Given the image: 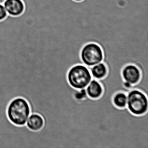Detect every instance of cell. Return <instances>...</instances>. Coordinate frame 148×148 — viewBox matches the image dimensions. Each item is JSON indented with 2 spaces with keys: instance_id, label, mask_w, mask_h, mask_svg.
<instances>
[{
  "instance_id": "cell-1",
  "label": "cell",
  "mask_w": 148,
  "mask_h": 148,
  "mask_svg": "<svg viewBox=\"0 0 148 148\" xmlns=\"http://www.w3.org/2000/svg\"><path fill=\"white\" fill-rule=\"evenodd\" d=\"M7 114L12 123L17 126H24L31 114L30 105L23 98H15L8 104Z\"/></svg>"
},
{
  "instance_id": "cell-2",
  "label": "cell",
  "mask_w": 148,
  "mask_h": 148,
  "mask_svg": "<svg viewBox=\"0 0 148 148\" xmlns=\"http://www.w3.org/2000/svg\"><path fill=\"white\" fill-rule=\"evenodd\" d=\"M67 77L70 85L77 90L86 88L92 79L90 70L84 64L72 67L68 71Z\"/></svg>"
},
{
  "instance_id": "cell-3",
  "label": "cell",
  "mask_w": 148,
  "mask_h": 148,
  "mask_svg": "<svg viewBox=\"0 0 148 148\" xmlns=\"http://www.w3.org/2000/svg\"><path fill=\"white\" fill-rule=\"evenodd\" d=\"M126 107L135 115H142L148 112V97L137 89L130 90L127 94Z\"/></svg>"
},
{
  "instance_id": "cell-4",
  "label": "cell",
  "mask_w": 148,
  "mask_h": 148,
  "mask_svg": "<svg viewBox=\"0 0 148 148\" xmlns=\"http://www.w3.org/2000/svg\"><path fill=\"white\" fill-rule=\"evenodd\" d=\"M80 57L84 64L91 67L103 62V54L102 48L98 44L90 43L82 48Z\"/></svg>"
},
{
  "instance_id": "cell-5",
  "label": "cell",
  "mask_w": 148,
  "mask_h": 148,
  "mask_svg": "<svg viewBox=\"0 0 148 148\" xmlns=\"http://www.w3.org/2000/svg\"><path fill=\"white\" fill-rule=\"evenodd\" d=\"M122 75L124 81L132 85L136 84L141 77L140 70L133 64L125 66L122 70Z\"/></svg>"
},
{
  "instance_id": "cell-6",
  "label": "cell",
  "mask_w": 148,
  "mask_h": 148,
  "mask_svg": "<svg viewBox=\"0 0 148 148\" xmlns=\"http://www.w3.org/2000/svg\"><path fill=\"white\" fill-rule=\"evenodd\" d=\"M8 15L18 17L25 11V6L22 0H5L3 3Z\"/></svg>"
},
{
  "instance_id": "cell-7",
  "label": "cell",
  "mask_w": 148,
  "mask_h": 148,
  "mask_svg": "<svg viewBox=\"0 0 148 148\" xmlns=\"http://www.w3.org/2000/svg\"><path fill=\"white\" fill-rule=\"evenodd\" d=\"M44 120L42 116L37 113H31L29 116L26 125L27 128L33 131H38L43 128Z\"/></svg>"
},
{
  "instance_id": "cell-8",
  "label": "cell",
  "mask_w": 148,
  "mask_h": 148,
  "mask_svg": "<svg viewBox=\"0 0 148 148\" xmlns=\"http://www.w3.org/2000/svg\"><path fill=\"white\" fill-rule=\"evenodd\" d=\"M85 89L88 97L94 99L100 97L103 92L102 85L95 79H92Z\"/></svg>"
},
{
  "instance_id": "cell-9",
  "label": "cell",
  "mask_w": 148,
  "mask_h": 148,
  "mask_svg": "<svg viewBox=\"0 0 148 148\" xmlns=\"http://www.w3.org/2000/svg\"><path fill=\"white\" fill-rule=\"evenodd\" d=\"M87 68L90 72L92 79L97 80L103 79L107 74V67L102 62Z\"/></svg>"
},
{
  "instance_id": "cell-10",
  "label": "cell",
  "mask_w": 148,
  "mask_h": 148,
  "mask_svg": "<svg viewBox=\"0 0 148 148\" xmlns=\"http://www.w3.org/2000/svg\"><path fill=\"white\" fill-rule=\"evenodd\" d=\"M127 93L123 92H119L113 96L112 102L116 107L124 108L127 105Z\"/></svg>"
},
{
  "instance_id": "cell-11",
  "label": "cell",
  "mask_w": 148,
  "mask_h": 148,
  "mask_svg": "<svg viewBox=\"0 0 148 148\" xmlns=\"http://www.w3.org/2000/svg\"><path fill=\"white\" fill-rule=\"evenodd\" d=\"M8 15L3 4H0V21L5 19Z\"/></svg>"
},
{
  "instance_id": "cell-12",
  "label": "cell",
  "mask_w": 148,
  "mask_h": 148,
  "mask_svg": "<svg viewBox=\"0 0 148 148\" xmlns=\"http://www.w3.org/2000/svg\"><path fill=\"white\" fill-rule=\"evenodd\" d=\"M74 1H83V0H74Z\"/></svg>"
}]
</instances>
